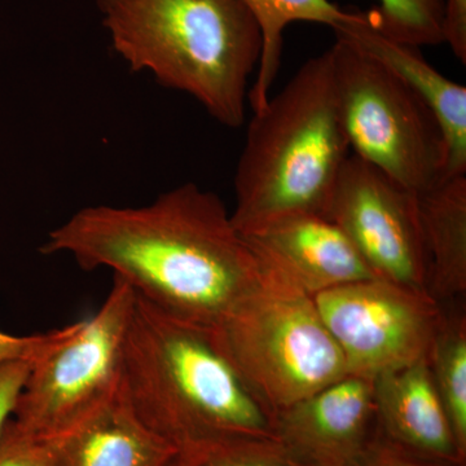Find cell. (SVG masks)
I'll return each instance as SVG.
<instances>
[{
    "label": "cell",
    "instance_id": "cell-1",
    "mask_svg": "<svg viewBox=\"0 0 466 466\" xmlns=\"http://www.w3.org/2000/svg\"><path fill=\"white\" fill-rule=\"evenodd\" d=\"M41 251L66 254L85 271L108 268L157 308L210 329L260 274L225 202L195 183L144 207L81 208Z\"/></svg>",
    "mask_w": 466,
    "mask_h": 466
},
{
    "label": "cell",
    "instance_id": "cell-2",
    "mask_svg": "<svg viewBox=\"0 0 466 466\" xmlns=\"http://www.w3.org/2000/svg\"><path fill=\"white\" fill-rule=\"evenodd\" d=\"M122 394L177 453L275 437V416L220 351L210 328L135 293L122 348Z\"/></svg>",
    "mask_w": 466,
    "mask_h": 466
},
{
    "label": "cell",
    "instance_id": "cell-3",
    "mask_svg": "<svg viewBox=\"0 0 466 466\" xmlns=\"http://www.w3.org/2000/svg\"><path fill=\"white\" fill-rule=\"evenodd\" d=\"M253 113L235 173L233 226L245 235L283 218L327 217L350 156L329 50Z\"/></svg>",
    "mask_w": 466,
    "mask_h": 466
},
{
    "label": "cell",
    "instance_id": "cell-4",
    "mask_svg": "<svg viewBox=\"0 0 466 466\" xmlns=\"http://www.w3.org/2000/svg\"><path fill=\"white\" fill-rule=\"evenodd\" d=\"M116 54L131 72L188 94L240 127L262 36L240 0H97Z\"/></svg>",
    "mask_w": 466,
    "mask_h": 466
},
{
    "label": "cell",
    "instance_id": "cell-5",
    "mask_svg": "<svg viewBox=\"0 0 466 466\" xmlns=\"http://www.w3.org/2000/svg\"><path fill=\"white\" fill-rule=\"evenodd\" d=\"M259 263L258 280L211 332L250 390L276 416L342 379L348 370L314 297Z\"/></svg>",
    "mask_w": 466,
    "mask_h": 466
},
{
    "label": "cell",
    "instance_id": "cell-6",
    "mask_svg": "<svg viewBox=\"0 0 466 466\" xmlns=\"http://www.w3.org/2000/svg\"><path fill=\"white\" fill-rule=\"evenodd\" d=\"M352 155L416 193L444 180L446 143L421 97L381 63L336 35L329 48Z\"/></svg>",
    "mask_w": 466,
    "mask_h": 466
},
{
    "label": "cell",
    "instance_id": "cell-7",
    "mask_svg": "<svg viewBox=\"0 0 466 466\" xmlns=\"http://www.w3.org/2000/svg\"><path fill=\"white\" fill-rule=\"evenodd\" d=\"M135 290L113 276L96 314L33 361L12 419L43 440H55L115 397Z\"/></svg>",
    "mask_w": 466,
    "mask_h": 466
},
{
    "label": "cell",
    "instance_id": "cell-8",
    "mask_svg": "<svg viewBox=\"0 0 466 466\" xmlns=\"http://www.w3.org/2000/svg\"><path fill=\"white\" fill-rule=\"evenodd\" d=\"M314 300L348 375L372 381L428 359L441 311L431 297L379 278L321 291Z\"/></svg>",
    "mask_w": 466,
    "mask_h": 466
},
{
    "label": "cell",
    "instance_id": "cell-9",
    "mask_svg": "<svg viewBox=\"0 0 466 466\" xmlns=\"http://www.w3.org/2000/svg\"><path fill=\"white\" fill-rule=\"evenodd\" d=\"M327 218L345 232L376 278L429 296L416 192L351 153Z\"/></svg>",
    "mask_w": 466,
    "mask_h": 466
},
{
    "label": "cell",
    "instance_id": "cell-10",
    "mask_svg": "<svg viewBox=\"0 0 466 466\" xmlns=\"http://www.w3.org/2000/svg\"><path fill=\"white\" fill-rule=\"evenodd\" d=\"M376 417L372 380L346 375L275 416V437L308 466H355Z\"/></svg>",
    "mask_w": 466,
    "mask_h": 466
},
{
    "label": "cell",
    "instance_id": "cell-11",
    "mask_svg": "<svg viewBox=\"0 0 466 466\" xmlns=\"http://www.w3.org/2000/svg\"><path fill=\"white\" fill-rule=\"evenodd\" d=\"M257 258L309 296L376 276L333 220L300 214L242 235Z\"/></svg>",
    "mask_w": 466,
    "mask_h": 466
},
{
    "label": "cell",
    "instance_id": "cell-12",
    "mask_svg": "<svg viewBox=\"0 0 466 466\" xmlns=\"http://www.w3.org/2000/svg\"><path fill=\"white\" fill-rule=\"evenodd\" d=\"M336 35L390 69L421 97L443 133L446 143L444 179L466 175V87L446 78L422 55L420 47L383 35L370 12L334 29Z\"/></svg>",
    "mask_w": 466,
    "mask_h": 466
},
{
    "label": "cell",
    "instance_id": "cell-13",
    "mask_svg": "<svg viewBox=\"0 0 466 466\" xmlns=\"http://www.w3.org/2000/svg\"><path fill=\"white\" fill-rule=\"evenodd\" d=\"M376 417L395 446L420 458L460 464V450L428 359L377 377Z\"/></svg>",
    "mask_w": 466,
    "mask_h": 466
},
{
    "label": "cell",
    "instance_id": "cell-14",
    "mask_svg": "<svg viewBox=\"0 0 466 466\" xmlns=\"http://www.w3.org/2000/svg\"><path fill=\"white\" fill-rule=\"evenodd\" d=\"M51 441L63 466H170L177 455L137 416L121 388L76 428Z\"/></svg>",
    "mask_w": 466,
    "mask_h": 466
},
{
    "label": "cell",
    "instance_id": "cell-15",
    "mask_svg": "<svg viewBox=\"0 0 466 466\" xmlns=\"http://www.w3.org/2000/svg\"><path fill=\"white\" fill-rule=\"evenodd\" d=\"M426 257V290L435 302L466 294V175L417 193Z\"/></svg>",
    "mask_w": 466,
    "mask_h": 466
},
{
    "label": "cell",
    "instance_id": "cell-16",
    "mask_svg": "<svg viewBox=\"0 0 466 466\" xmlns=\"http://www.w3.org/2000/svg\"><path fill=\"white\" fill-rule=\"evenodd\" d=\"M256 20L262 36V51L254 85L248 94L251 109L266 106L280 69L285 27L297 21L336 27L351 23L360 11H346L329 0H240Z\"/></svg>",
    "mask_w": 466,
    "mask_h": 466
},
{
    "label": "cell",
    "instance_id": "cell-17",
    "mask_svg": "<svg viewBox=\"0 0 466 466\" xmlns=\"http://www.w3.org/2000/svg\"><path fill=\"white\" fill-rule=\"evenodd\" d=\"M435 388L446 408L461 452L466 451V315L464 309L441 305L428 357Z\"/></svg>",
    "mask_w": 466,
    "mask_h": 466
},
{
    "label": "cell",
    "instance_id": "cell-18",
    "mask_svg": "<svg viewBox=\"0 0 466 466\" xmlns=\"http://www.w3.org/2000/svg\"><path fill=\"white\" fill-rule=\"evenodd\" d=\"M373 26L394 41L421 48L446 43L444 0H380Z\"/></svg>",
    "mask_w": 466,
    "mask_h": 466
},
{
    "label": "cell",
    "instance_id": "cell-19",
    "mask_svg": "<svg viewBox=\"0 0 466 466\" xmlns=\"http://www.w3.org/2000/svg\"><path fill=\"white\" fill-rule=\"evenodd\" d=\"M170 466H308L276 438L226 441L188 453H177Z\"/></svg>",
    "mask_w": 466,
    "mask_h": 466
},
{
    "label": "cell",
    "instance_id": "cell-20",
    "mask_svg": "<svg viewBox=\"0 0 466 466\" xmlns=\"http://www.w3.org/2000/svg\"><path fill=\"white\" fill-rule=\"evenodd\" d=\"M0 466H63L54 441L36 437L9 420L0 434Z\"/></svg>",
    "mask_w": 466,
    "mask_h": 466
},
{
    "label": "cell",
    "instance_id": "cell-21",
    "mask_svg": "<svg viewBox=\"0 0 466 466\" xmlns=\"http://www.w3.org/2000/svg\"><path fill=\"white\" fill-rule=\"evenodd\" d=\"M76 324L32 336H14L0 330V363L8 360L35 361L66 339L76 329Z\"/></svg>",
    "mask_w": 466,
    "mask_h": 466
},
{
    "label": "cell",
    "instance_id": "cell-22",
    "mask_svg": "<svg viewBox=\"0 0 466 466\" xmlns=\"http://www.w3.org/2000/svg\"><path fill=\"white\" fill-rule=\"evenodd\" d=\"M33 361L8 360L0 363V434L14 416Z\"/></svg>",
    "mask_w": 466,
    "mask_h": 466
},
{
    "label": "cell",
    "instance_id": "cell-23",
    "mask_svg": "<svg viewBox=\"0 0 466 466\" xmlns=\"http://www.w3.org/2000/svg\"><path fill=\"white\" fill-rule=\"evenodd\" d=\"M355 466H459V464L420 458L388 441L385 444H368Z\"/></svg>",
    "mask_w": 466,
    "mask_h": 466
},
{
    "label": "cell",
    "instance_id": "cell-24",
    "mask_svg": "<svg viewBox=\"0 0 466 466\" xmlns=\"http://www.w3.org/2000/svg\"><path fill=\"white\" fill-rule=\"evenodd\" d=\"M444 38L453 55L466 63V0H444Z\"/></svg>",
    "mask_w": 466,
    "mask_h": 466
}]
</instances>
